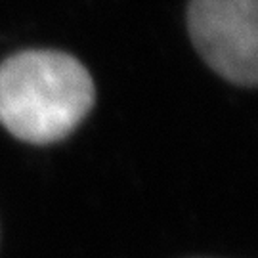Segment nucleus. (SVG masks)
Masks as SVG:
<instances>
[{
    "mask_svg": "<svg viewBox=\"0 0 258 258\" xmlns=\"http://www.w3.org/2000/svg\"><path fill=\"white\" fill-rule=\"evenodd\" d=\"M94 98L90 73L63 52L29 50L0 65V122L29 144H52L71 134Z\"/></svg>",
    "mask_w": 258,
    "mask_h": 258,
    "instance_id": "1",
    "label": "nucleus"
},
{
    "mask_svg": "<svg viewBox=\"0 0 258 258\" xmlns=\"http://www.w3.org/2000/svg\"><path fill=\"white\" fill-rule=\"evenodd\" d=\"M187 27L197 52L220 77L258 86V0H191Z\"/></svg>",
    "mask_w": 258,
    "mask_h": 258,
    "instance_id": "2",
    "label": "nucleus"
}]
</instances>
